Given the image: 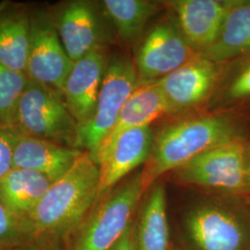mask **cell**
Returning <instances> with one entry per match:
<instances>
[{
  "mask_svg": "<svg viewBox=\"0 0 250 250\" xmlns=\"http://www.w3.org/2000/svg\"><path fill=\"white\" fill-rule=\"evenodd\" d=\"M250 126L238 111H205L165 125L154 134L151 155L144 165L145 193L167 172L215 146L247 141Z\"/></svg>",
  "mask_w": 250,
  "mask_h": 250,
  "instance_id": "1",
  "label": "cell"
},
{
  "mask_svg": "<svg viewBox=\"0 0 250 250\" xmlns=\"http://www.w3.org/2000/svg\"><path fill=\"white\" fill-rule=\"evenodd\" d=\"M99 166L83 152L62 178L54 182L29 216L35 238L64 240L75 232L99 200Z\"/></svg>",
  "mask_w": 250,
  "mask_h": 250,
  "instance_id": "2",
  "label": "cell"
},
{
  "mask_svg": "<svg viewBox=\"0 0 250 250\" xmlns=\"http://www.w3.org/2000/svg\"><path fill=\"white\" fill-rule=\"evenodd\" d=\"M180 232L186 250H250V206L233 195L197 199L182 216Z\"/></svg>",
  "mask_w": 250,
  "mask_h": 250,
  "instance_id": "3",
  "label": "cell"
},
{
  "mask_svg": "<svg viewBox=\"0 0 250 250\" xmlns=\"http://www.w3.org/2000/svg\"><path fill=\"white\" fill-rule=\"evenodd\" d=\"M143 167L100 198L72 234L70 250H110L134 224L145 195Z\"/></svg>",
  "mask_w": 250,
  "mask_h": 250,
  "instance_id": "4",
  "label": "cell"
},
{
  "mask_svg": "<svg viewBox=\"0 0 250 250\" xmlns=\"http://www.w3.org/2000/svg\"><path fill=\"white\" fill-rule=\"evenodd\" d=\"M12 131L78 149L79 126L62 96L30 79L19 101Z\"/></svg>",
  "mask_w": 250,
  "mask_h": 250,
  "instance_id": "5",
  "label": "cell"
},
{
  "mask_svg": "<svg viewBox=\"0 0 250 250\" xmlns=\"http://www.w3.org/2000/svg\"><path fill=\"white\" fill-rule=\"evenodd\" d=\"M139 84L133 59L122 52L109 55L95 114L79 127L78 149L87 152L96 161L101 145Z\"/></svg>",
  "mask_w": 250,
  "mask_h": 250,
  "instance_id": "6",
  "label": "cell"
},
{
  "mask_svg": "<svg viewBox=\"0 0 250 250\" xmlns=\"http://www.w3.org/2000/svg\"><path fill=\"white\" fill-rule=\"evenodd\" d=\"M246 143L224 144L203 152L173 170V177L181 184L207 189L215 195L246 197Z\"/></svg>",
  "mask_w": 250,
  "mask_h": 250,
  "instance_id": "7",
  "label": "cell"
},
{
  "mask_svg": "<svg viewBox=\"0 0 250 250\" xmlns=\"http://www.w3.org/2000/svg\"><path fill=\"white\" fill-rule=\"evenodd\" d=\"M197 54L170 13L147 29L135 45L133 61L139 83L161 80Z\"/></svg>",
  "mask_w": 250,
  "mask_h": 250,
  "instance_id": "8",
  "label": "cell"
},
{
  "mask_svg": "<svg viewBox=\"0 0 250 250\" xmlns=\"http://www.w3.org/2000/svg\"><path fill=\"white\" fill-rule=\"evenodd\" d=\"M73 62L66 52L51 12H32L27 54L26 74L30 80L56 90L63 87Z\"/></svg>",
  "mask_w": 250,
  "mask_h": 250,
  "instance_id": "9",
  "label": "cell"
},
{
  "mask_svg": "<svg viewBox=\"0 0 250 250\" xmlns=\"http://www.w3.org/2000/svg\"><path fill=\"white\" fill-rule=\"evenodd\" d=\"M223 64L198 53L177 70L158 81L168 115L184 114L205 107L219 80Z\"/></svg>",
  "mask_w": 250,
  "mask_h": 250,
  "instance_id": "10",
  "label": "cell"
},
{
  "mask_svg": "<svg viewBox=\"0 0 250 250\" xmlns=\"http://www.w3.org/2000/svg\"><path fill=\"white\" fill-rule=\"evenodd\" d=\"M51 13L61 41L72 62L97 48L107 46V34L92 2H67Z\"/></svg>",
  "mask_w": 250,
  "mask_h": 250,
  "instance_id": "11",
  "label": "cell"
},
{
  "mask_svg": "<svg viewBox=\"0 0 250 250\" xmlns=\"http://www.w3.org/2000/svg\"><path fill=\"white\" fill-rule=\"evenodd\" d=\"M235 0L161 1L175 19L182 34L197 53L211 46Z\"/></svg>",
  "mask_w": 250,
  "mask_h": 250,
  "instance_id": "12",
  "label": "cell"
},
{
  "mask_svg": "<svg viewBox=\"0 0 250 250\" xmlns=\"http://www.w3.org/2000/svg\"><path fill=\"white\" fill-rule=\"evenodd\" d=\"M109 55L99 47L73 63L63 87L66 107L80 127L94 116Z\"/></svg>",
  "mask_w": 250,
  "mask_h": 250,
  "instance_id": "13",
  "label": "cell"
},
{
  "mask_svg": "<svg viewBox=\"0 0 250 250\" xmlns=\"http://www.w3.org/2000/svg\"><path fill=\"white\" fill-rule=\"evenodd\" d=\"M154 134L150 125L129 130L121 134L98 161L100 170L99 200L123 180L144 167L151 155Z\"/></svg>",
  "mask_w": 250,
  "mask_h": 250,
  "instance_id": "14",
  "label": "cell"
},
{
  "mask_svg": "<svg viewBox=\"0 0 250 250\" xmlns=\"http://www.w3.org/2000/svg\"><path fill=\"white\" fill-rule=\"evenodd\" d=\"M83 152L49 140L19 134L13 167L39 172L56 182L72 169Z\"/></svg>",
  "mask_w": 250,
  "mask_h": 250,
  "instance_id": "15",
  "label": "cell"
},
{
  "mask_svg": "<svg viewBox=\"0 0 250 250\" xmlns=\"http://www.w3.org/2000/svg\"><path fill=\"white\" fill-rule=\"evenodd\" d=\"M135 250H170L166 190L156 182L145 193L133 224Z\"/></svg>",
  "mask_w": 250,
  "mask_h": 250,
  "instance_id": "16",
  "label": "cell"
},
{
  "mask_svg": "<svg viewBox=\"0 0 250 250\" xmlns=\"http://www.w3.org/2000/svg\"><path fill=\"white\" fill-rule=\"evenodd\" d=\"M163 115H168V108L158 81L140 83L125 103L113 129L101 145L97 163L110 149L121 134L134 128L150 125L152 122Z\"/></svg>",
  "mask_w": 250,
  "mask_h": 250,
  "instance_id": "17",
  "label": "cell"
},
{
  "mask_svg": "<svg viewBox=\"0 0 250 250\" xmlns=\"http://www.w3.org/2000/svg\"><path fill=\"white\" fill-rule=\"evenodd\" d=\"M32 12L25 6L0 4V64L26 73Z\"/></svg>",
  "mask_w": 250,
  "mask_h": 250,
  "instance_id": "18",
  "label": "cell"
},
{
  "mask_svg": "<svg viewBox=\"0 0 250 250\" xmlns=\"http://www.w3.org/2000/svg\"><path fill=\"white\" fill-rule=\"evenodd\" d=\"M101 7L118 40L125 45H137L150 20L164 9L161 2L148 0H104Z\"/></svg>",
  "mask_w": 250,
  "mask_h": 250,
  "instance_id": "19",
  "label": "cell"
},
{
  "mask_svg": "<svg viewBox=\"0 0 250 250\" xmlns=\"http://www.w3.org/2000/svg\"><path fill=\"white\" fill-rule=\"evenodd\" d=\"M250 53V0H235L216 41L202 55L219 64Z\"/></svg>",
  "mask_w": 250,
  "mask_h": 250,
  "instance_id": "20",
  "label": "cell"
},
{
  "mask_svg": "<svg viewBox=\"0 0 250 250\" xmlns=\"http://www.w3.org/2000/svg\"><path fill=\"white\" fill-rule=\"evenodd\" d=\"M53 183L39 172L13 168L0 180V201L12 213L28 221Z\"/></svg>",
  "mask_w": 250,
  "mask_h": 250,
  "instance_id": "21",
  "label": "cell"
},
{
  "mask_svg": "<svg viewBox=\"0 0 250 250\" xmlns=\"http://www.w3.org/2000/svg\"><path fill=\"white\" fill-rule=\"evenodd\" d=\"M250 102V53L223 64L205 111H238Z\"/></svg>",
  "mask_w": 250,
  "mask_h": 250,
  "instance_id": "22",
  "label": "cell"
},
{
  "mask_svg": "<svg viewBox=\"0 0 250 250\" xmlns=\"http://www.w3.org/2000/svg\"><path fill=\"white\" fill-rule=\"evenodd\" d=\"M29 78L0 64V127L12 130L19 101L26 88Z\"/></svg>",
  "mask_w": 250,
  "mask_h": 250,
  "instance_id": "23",
  "label": "cell"
},
{
  "mask_svg": "<svg viewBox=\"0 0 250 250\" xmlns=\"http://www.w3.org/2000/svg\"><path fill=\"white\" fill-rule=\"evenodd\" d=\"M33 239L29 222L12 213L0 201V250H13Z\"/></svg>",
  "mask_w": 250,
  "mask_h": 250,
  "instance_id": "24",
  "label": "cell"
},
{
  "mask_svg": "<svg viewBox=\"0 0 250 250\" xmlns=\"http://www.w3.org/2000/svg\"><path fill=\"white\" fill-rule=\"evenodd\" d=\"M19 134L0 127V180L4 178L13 167V155Z\"/></svg>",
  "mask_w": 250,
  "mask_h": 250,
  "instance_id": "25",
  "label": "cell"
},
{
  "mask_svg": "<svg viewBox=\"0 0 250 250\" xmlns=\"http://www.w3.org/2000/svg\"><path fill=\"white\" fill-rule=\"evenodd\" d=\"M62 242L52 238H35L13 250H63Z\"/></svg>",
  "mask_w": 250,
  "mask_h": 250,
  "instance_id": "26",
  "label": "cell"
},
{
  "mask_svg": "<svg viewBox=\"0 0 250 250\" xmlns=\"http://www.w3.org/2000/svg\"><path fill=\"white\" fill-rule=\"evenodd\" d=\"M110 250H135L133 239V225L125 232L121 240Z\"/></svg>",
  "mask_w": 250,
  "mask_h": 250,
  "instance_id": "27",
  "label": "cell"
},
{
  "mask_svg": "<svg viewBox=\"0 0 250 250\" xmlns=\"http://www.w3.org/2000/svg\"><path fill=\"white\" fill-rule=\"evenodd\" d=\"M245 178L247 187V196H250V142L246 143L245 148Z\"/></svg>",
  "mask_w": 250,
  "mask_h": 250,
  "instance_id": "28",
  "label": "cell"
},
{
  "mask_svg": "<svg viewBox=\"0 0 250 250\" xmlns=\"http://www.w3.org/2000/svg\"><path fill=\"white\" fill-rule=\"evenodd\" d=\"M245 197V199H246V201L248 202V204L250 206V196H248V197Z\"/></svg>",
  "mask_w": 250,
  "mask_h": 250,
  "instance_id": "29",
  "label": "cell"
}]
</instances>
